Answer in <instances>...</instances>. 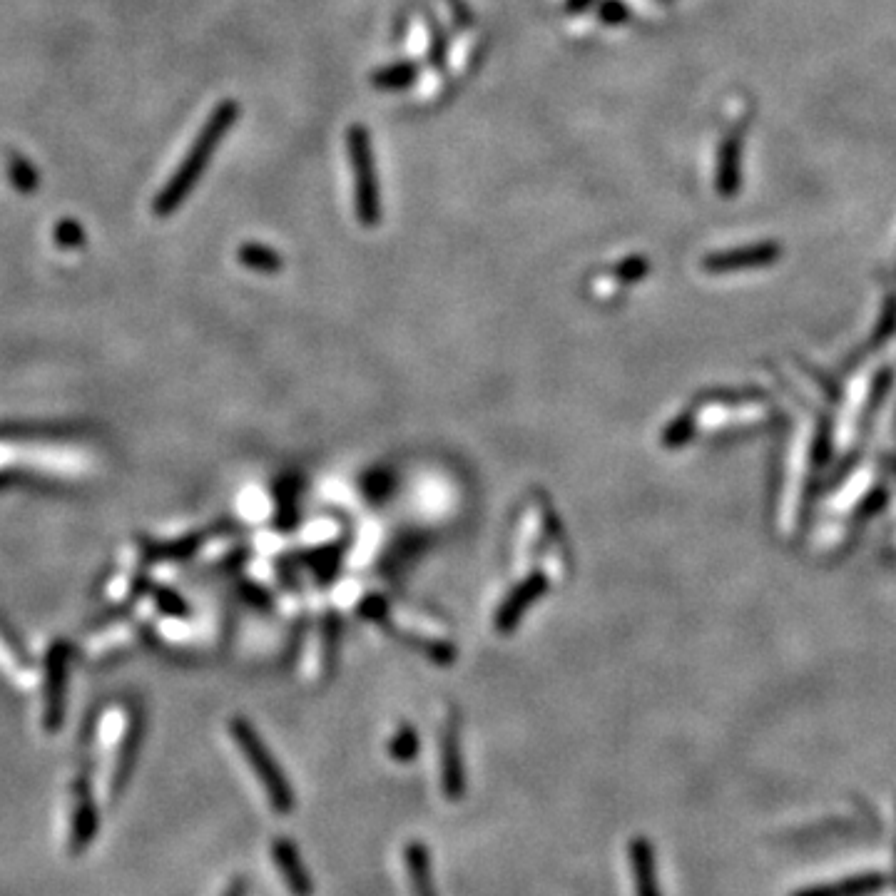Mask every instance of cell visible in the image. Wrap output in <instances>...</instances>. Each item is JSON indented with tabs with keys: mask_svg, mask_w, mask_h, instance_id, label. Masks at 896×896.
<instances>
[{
	"mask_svg": "<svg viewBox=\"0 0 896 896\" xmlns=\"http://www.w3.org/2000/svg\"><path fill=\"white\" fill-rule=\"evenodd\" d=\"M239 112H242V108H239L234 100H224V103H220L215 110H212L205 127H202L200 135L195 137L190 152H187L185 160H182V165L177 167L175 175L170 177L165 190L155 197L152 212H155L157 217L172 215V212L187 200V195L195 190V185L200 182V177L205 175L207 165H210L212 155H215L217 147L222 145L224 135H227V132L232 130L234 122L239 120Z\"/></svg>",
	"mask_w": 896,
	"mask_h": 896,
	"instance_id": "cell-1",
	"label": "cell"
},
{
	"mask_svg": "<svg viewBox=\"0 0 896 896\" xmlns=\"http://www.w3.org/2000/svg\"><path fill=\"white\" fill-rule=\"evenodd\" d=\"M346 152H349L351 175H354L356 217L364 227H376L381 222V187L379 177H376L371 135L364 125L349 127Z\"/></svg>",
	"mask_w": 896,
	"mask_h": 896,
	"instance_id": "cell-2",
	"label": "cell"
},
{
	"mask_svg": "<svg viewBox=\"0 0 896 896\" xmlns=\"http://www.w3.org/2000/svg\"><path fill=\"white\" fill-rule=\"evenodd\" d=\"M229 730H232L234 742H237L239 750L244 752V757H247L249 767H252V772L257 775V780L262 782V787H264V792H267V799H269V804H272L274 812H279V814L292 812L294 809L292 784L287 782L284 770L277 765V762H274L272 752H269L267 745L259 740V735L252 730V725H249L247 720H242V717H234L232 725H229Z\"/></svg>",
	"mask_w": 896,
	"mask_h": 896,
	"instance_id": "cell-3",
	"label": "cell"
},
{
	"mask_svg": "<svg viewBox=\"0 0 896 896\" xmlns=\"http://www.w3.org/2000/svg\"><path fill=\"white\" fill-rule=\"evenodd\" d=\"M65 834H68L70 854H80L98 832V807L95 797L90 792L88 782L75 780L68 792V804H65Z\"/></svg>",
	"mask_w": 896,
	"mask_h": 896,
	"instance_id": "cell-4",
	"label": "cell"
},
{
	"mask_svg": "<svg viewBox=\"0 0 896 896\" xmlns=\"http://www.w3.org/2000/svg\"><path fill=\"white\" fill-rule=\"evenodd\" d=\"M546 590H548L546 573H543V570H533L521 585H516V588L508 593V598L503 600V605L498 608L496 620H493L498 633H511L513 628H518V623L523 620L526 610L531 608L533 603H538Z\"/></svg>",
	"mask_w": 896,
	"mask_h": 896,
	"instance_id": "cell-5",
	"label": "cell"
},
{
	"mask_svg": "<svg viewBox=\"0 0 896 896\" xmlns=\"http://www.w3.org/2000/svg\"><path fill=\"white\" fill-rule=\"evenodd\" d=\"M780 257V247L772 242L752 244V247H740V249H727V252H715L707 254L702 259V267L707 272H737V269H755V267H767V264L777 262Z\"/></svg>",
	"mask_w": 896,
	"mask_h": 896,
	"instance_id": "cell-6",
	"label": "cell"
},
{
	"mask_svg": "<svg viewBox=\"0 0 896 896\" xmlns=\"http://www.w3.org/2000/svg\"><path fill=\"white\" fill-rule=\"evenodd\" d=\"M742 130H732L725 135L720 150H717V175L715 187L722 197H735L742 190Z\"/></svg>",
	"mask_w": 896,
	"mask_h": 896,
	"instance_id": "cell-7",
	"label": "cell"
},
{
	"mask_svg": "<svg viewBox=\"0 0 896 896\" xmlns=\"http://www.w3.org/2000/svg\"><path fill=\"white\" fill-rule=\"evenodd\" d=\"M272 859H274V867L282 872L284 884L294 896H312L314 894V884L309 879L307 867H304L302 857H299L297 847H294L292 839L287 837H277L272 842Z\"/></svg>",
	"mask_w": 896,
	"mask_h": 896,
	"instance_id": "cell-8",
	"label": "cell"
},
{
	"mask_svg": "<svg viewBox=\"0 0 896 896\" xmlns=\"http://www.w3.org/2000/svg\"><path fill=\"white\" fill-rule=\"evenodd\" d=\"M441 775H444V794L451 802H458L466 792V772H463L461 760V740H458V722L448 720L444 730V742H441Z\"/></svg>",
	"mask_w": 896,
	"mask_h": 896,
	"instance_id": "cell-9",
	"label": "cell"
},
{
	"mask_svg": "<svg viewBox=\"0 0 896 896\" xmlns=\"http://www.w3.org/2000/svg\"><path fill=\"white\" fill-rule=\"evenodd\" d=\"M630 872H633L635 896H663L658 869H655V852L645 837H635L630 842Z\"/></svg>",
	"mask_w": 896,
	"mask_h": 896,
	"instance_id": "cell-10",
	"label": "cell"
},
{
	"mask_svg": "<svg viewBox=\"0 0 896 896\" xmlns=\"http://www.w3.org/2000/svg\"><path fill=\"white\" fill-rule=\"evenodd\" d=\"M63 687H65V655L55 650L48 663V682H45V725L55 730L63 720Z\"/></svg>",
	"mask_w": 896,
	"mask_h": 896,
	"instance_id": "cell-11",
	"label": "cell"
},
{
	"mask_svg": "<svg viewBox=\"0 0 896 896\" xmlns=\"http://www.w3.org/2000/svg\"><path fill=\"white\" fill-rule=\"evenodd\" d=\"M884 887H887V877H884V874H862V877L802 889V892L792 896H872L882 892Z\"/></svg>",
	"mask_w": 896,
	"mask_h": 896,
	"instance_id": "cell-12",
	"label": "cell"
},
{
	"mask_svg": "<svg viewBox=\"0 0 896 896\" xmlns=\"http://www.w3.org/2000/svg\"><path fill=\"white\" fill-rule=\"evenodd\" d=\"M406 867H409L414 896H436L434 882H431V859L426 844L411 842L406 847Z\"/></svg>",
	"mask_w": 896,
	"mask_h": 896,
	"instance_id": "cell-13",
	"label": "cell"
},
{
	"mask_svg": "<svg viewBox=\"0 0 896 896\" xmlns=\"http://www.w3.org/2000/svg\"><path fill=\"white\" fill-rule=\"evenodd\" d=\"M416 78H419V65L404 60V63H394V65H386V68L376 70V73L371 75V85H374L376 90L394 93V90L411 88V85L416 83Z\"/></svg>",
	"mask_w": 896,
	"mask_h": 896,
	"instance_id": "cell-14",
	"label": "cell"
},
{
	"mask_svg": "<svg viewBox=\"0 0 896 896\" xmlns=\"http://www.w3.org/2000/svg\"><path fill=\"white\" fill-rule=\"evenodd\" d=\"M237 257H239V262H242L247 269H252V272L274 274L284 267L282 254H277L272 247H267V244H257V242L242 244L237 252Z\"/></svg>",
	"mask_w": 896,
	"mask_h": 896,
	"instance_id": "cell-15",
	"label": "cell"
},
{
	"mask_svg": "<svg viewBox=\"0 0 896 896\" xmlns=\"http://www.w3.org/2000/svg\"><path fill=\"white\" fill-rule=\"evenodd\" d=\"M5 170H8L10 185H13V190H18L20 195H30V192L38 190L40 177L25 155H20V152H8V165H5Z\"/></svg>",
	"mask_w": 896,
	"mask_h": 896,
	"instance_id": "cell-16",
	"label": "cell"
},
{
	"mask_svg": "<svg viewBox=\"0 0 896 896\" xmlns=\"http://www.w3.org/2000/svg\"><path fill=\"white\" fill-rule=\"evenodd\" d=\"M421 750V740L411 725H401L396 735L391 737L389 752L396 762H414Z\"/></svg>",
	"mask_w": 896,
	"mask_h": 896,
	"instance_id": "cell-17",
	"label": "cell"
},
{
	"mask_svg": "<svg viewBox=\"0 0 896 896\" xmlns=\"http://www.w3.org/2000/svg\"><path fill=\"white\" fill-rule=\"evenodd\" d=\"M648 272H650V262H648V257H643V254H633V257L623 259V262L613 269L615 277L625 284L643 282V279L648 277Z\"/></svg>",
	"mask_w": 896,
	"mask_h": 896,
	"instance_id": "cell-18",
	"label": "cell"
},
{
	"mask_svg": "<svg viewBox=\"0 0 896 896\" xmlns=\"http://www.w3.org/2000/svg\"><path fill=\"white\" fill-rule=\"evenodd\" d=\"M55 244L63 249H78L85 244V229L75 220H60L55 224Z\"/></svg>",
	"mask_w": 896,
	"mask_h": 896,
	"instance_id": "cell-19",
	"label": "cell"
},
{
	"mask_svg": "<svg viewBox=\"0 0 896 896\" xmlns=\"http://www.w3.org/2000/svg\"><path fill=\"white\" fill-rule=\"evenodd\" d=\"M426 20H429V30H431V65L436 70H444L446 68V53H448V43H446V33L436 18L431 13H426Z\"/></svg>",
	"mask_w": 896,
	"mask_h": 896,
	"instance_id": "cell-20",
	"label": "cell"
},
{
	"mask_svg": "<svg viewBox=\"0 0 896 896\" xmlns=\"http://www.w3.org/2000/svg\"><path fill=\"white\" fill-rule=\"evenodd\" d=\"M598 18L603 25H625L630 20V8L625 0H603L598 5Z\"/></svg>",
	"mask_w": 896,
	"mask_h": 896,
	"instance_id": "cell-21",
	"label": "cell"
},
{
	"mask_svg": "<svg viewBox=\"0 0 896 896\" xmlns=\"http://www.w3.org/2000/svg\"><path fill=\"white\" fill-rule=\"evenodd\" d=\"M690 436H692V419L690 416H680V419H675L668 429H665L663 444L668 448H680L690 441Z\"/></svg>",
	"mask_w": 896,
	"mask_h": 896,
	"instance_id": "cell-22",
	"label": "cell"
},
{
	"mask_svg": "<svg viewBox=\"0 0 896 896\" xmlns=\"http://www.w3.org/2000/svg\"><path fill=\"white\" fill-rule=\"evenodd\" d=\"M361 615H364L366 620H376V623H379V620L386 618V603L381 598H376V595H371V598L361 605Z\"/></svg>",
	"mask_w": 896,
	"mask_h": 896,
	"instance_id": "cell-23",
	"label": "cell"
},
{
	"mask_svg": "<svg viewBox=\"0 0 896 896\" xmlns=\"http://www.w3.org/2000/svg\"><path fill=\"white\" fill-rule=\"evenodd\" d=\"M446 5L453 10V18H456V25H463V28H466V25H471L473 15H471V10H468V5L463 3V0H446Z\"/></svg>",
	"mask_w": 896,
	"mask_h": 896,
	"instance_id": "cell-24",
	"label": "cell"
},
{
	"mask_svg": "<svg viewBox=\"0 0 896 896\" xmlns=\"http://www.w3.org/2000/svg\"><path fill=\"white\" fill-rule=\"evenodd\" d=\"M244 894H247V882H244L242 877H237L229 882V887L224 889L222 896H244Z\"/></svg>",
	"mask_w": 896,
	"mask_h": 896,
	"instance_id": "cell-25",
	"label": "cell"
},
{
	"mask_svg": "<svg viewBox=\"0 0 896 896\" xmlns=\"http://www.w3.org/2000/svg\"><path fill=\"white\" fill-rule=\"evenodd\" d=\"M595 0H568V13H583L593 5Z\"/></svg>",
	"mask_w": 896,
	"mask_h": 896,
	"instance_id": "cell-26",
	"label": "cell"
}]
</instances>
